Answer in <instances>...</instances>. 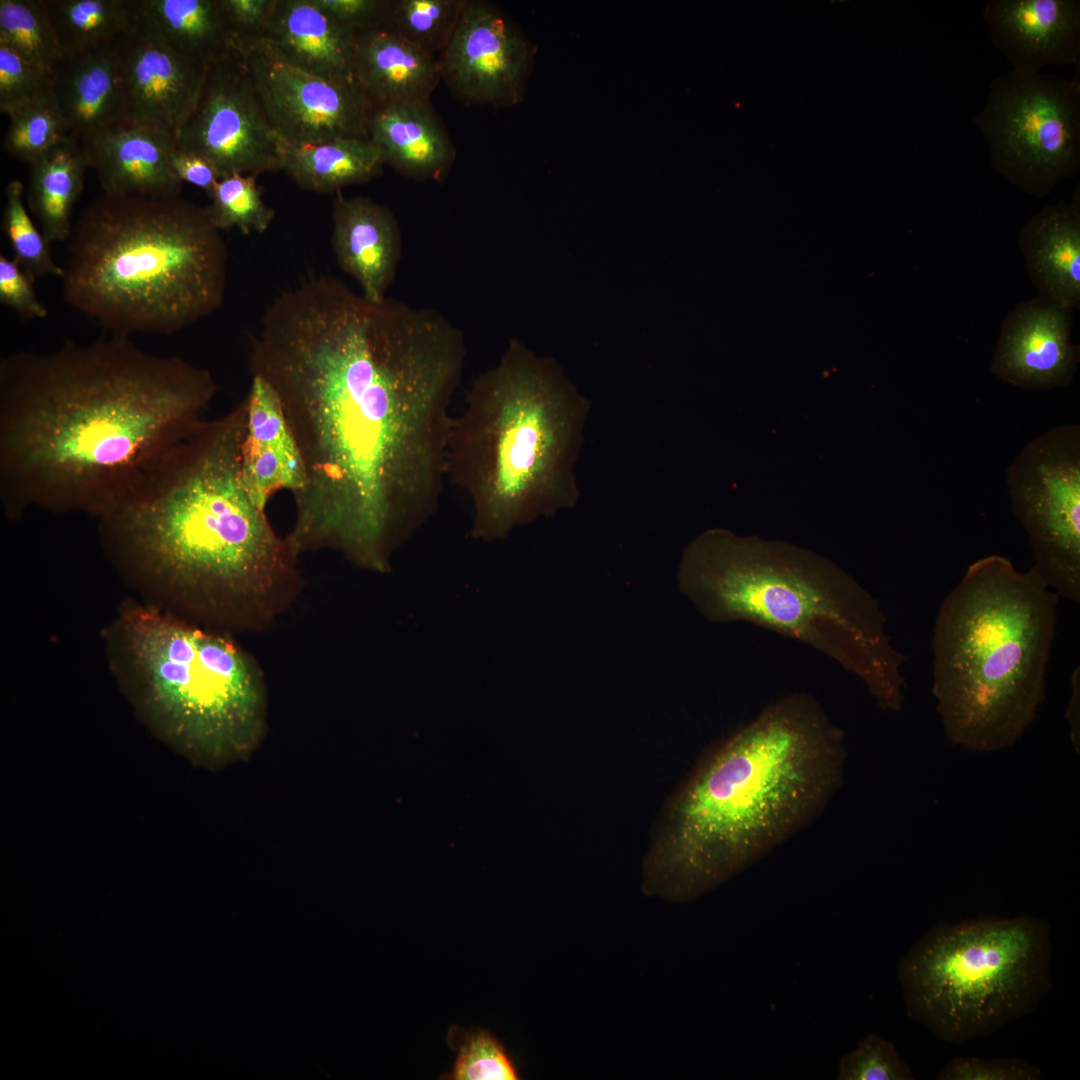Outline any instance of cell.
<instances>
[{
  "label": "cell",
  "mask_w": 1080,
  "mask_h": 1080,
  "mask_svg": "<svg viewBox=\"0 0 1080 1080\" xmlns=\"http://www.w3.org/2000/svg\"><path fill=\"white\" fill-rule=\"evenodd\" d=\"M25 187L18 180L8 182L5 188V206L1 228L10 243L14 260L34 279L35 277L64 274L52 257L50 243L32 221L24 203Z\"/></svg>",
  "instance_id": "35"
},
{
  "label": "cell",
  "mask_w": 1080,
  "mask_h": 1080,
  "mask_svg": "<svg viewBox=\"0 0 1080 1080\" xmlns=\"http://www.w3.org/2000/svg\"><path fill=\"white\" fill-rule=\"evenodd\" d=\"M129 30L207 65L232 49L217 0H126Z\"/></svg>",
  "instance_id": "27"
},
{
  "label": "cell",
  "mask_w": 1080,
  "mask_h": 1080,
  "mask_svg": "<svg viewBox=\"0 0 1080 1080\" xmlns=\"http://www.w3.org/2000/svg\"><path fill=\"white\" fill-rule=\"evenodd\" d=\"M1019 248L1039 297L1080 307V196L1033 214L1021 227Z\"/></svg>",
  "instance_id": "24"
},
{
  "label": "cell",
  "mask_w": 1080,
  "mask_h": 1080,
  "mask_svg": "<svg viewBox=\"0 0 1080 1080\" xmlns=\"http://www.w3.org/2000/svg\"><path fill=\"white\" fill-rule=\"evenodd\" d=\"M250 346L305 465L290 546L390 571L443 495L464 333L438 310L313 275L272 301Z\"/></svg>",
  "instance_id": "1"
},
{
  "label": "cell",
  "mask_w": 1080,
  "mask_h": 1080,
  "mask_svg": "<svg viewBox=\"0 0 1080 1080\" xmlns=\"http://www.w3.org/2000/svg\"><path fill=\"white\" fill-rule=\"evenodd\" d=\"M437 58L441 80L463 104L500 108L521 99L531 50L495 4L465 0L456 29Z\"/></svg>",
  "instance_id": "15"
},
{
  "label": "cell",
  "mask_w": 1080,
  "mask_h": 1080,
  "mask_svg": "<svg viewBox=\"0 0 1080 1080\" xmlns=\"http://www.w3.org/2000/svg\"><path fill=\"white\" fill-rule=\"evenodd\" d=\"M245 64L281 142L306 146L339 138H368L371 102L356 79L320 77L282 60L261 41Z\"/></svg>",
  "instance_id": "14"
},
{
  "label": "cell",
  "mask_w": 1080,
  "mask_h": 1080,
  "mask_svg": "<svg viewBox=\"0 0 1080 1080\" xmlns=\"http://www.w3.org/2000/svg\"><path fill=\"white\" fill-rule=\"evenodd\" d=\"M35 279L14 259L0 254V303L25 320L43 319L47 308L37 297Z\"/></svg>",
  "instance_id": "41"
},
{
  "label": "cell",
  "mask_w": 1080,
  "mask_h": 1080,
  "mask_svg": "<svg viewBox=\"0 0 1080 1080\" xmlns=\"http://www.w3.org/2000/svg\"><path fill=\"white\" fill-rule=\"evenodd\" d=\"M81 143L103 194L180 197L183 183L169 161L176 138L166 130L124 116L87 135Z\"/></svg>",
  "instance_id": "18"
},
{
  "label": "cell",
  "mask_w": 1080,
  "mask_h": 1080,
  "mask_svg": "<svg viewBox=\"0 0 1080 1080\" xmlns=\"http://www.w3.org/2000/svg\"><path fill=\"white\" fill-rule=\"evenodd\" d=\"M253 175L231 174L217 182L207 215L219 231L237 228L242 234L265 232L275 217V210L262 197Z\"/></svg>",
  "instance_id": "33"
},
{
  "label": "cell",
  "mask_w": 1080,
  "mask_h": 1080,
  "mask_svg": "<svg viewBox=\"0 0 1080 1080\" xmlns=\"http://www.w3.org/2000/svg\"><path fill=\"white\" fill-rule=\"evenodd\" d=\"M1080 673L1077 667L1071 678V694L1067 704L1066 719L1069 725L1071 741L1075 750L1079 752L1080 746Z\"/></svg>",
  "instance_id": "44"
},
{
  "label": "cell",
  "mask_w": 1080,
  "mask_h": 1080,
  "mask_svg": "<svg viewBox=\"0 0 1080 1080\" xmlns=\"http://www.w3.org/2000/svg\"><path fill=\"white\" fill-rule=\"evenodd\" d=\"M176 147L207 158L220 177L281 171L280 140L243 54L231 50L208 65L194 110L176 136Z\"/></svg>",
  "instance_id": "13"
},
{
  "label": "cell",
  "mask_w": 1080,
  "mask_h": 1080,
  "mask_svg": "<svg viewBox=\"0 0 1080 1080\" xmlns=\"http://www.w3.org/2000/svg\"><path fill=\"white\" fill-rule=\"evenodd\" d=\"M385 160L369 138L347 137L296 146L280 141V169L298 187L314 193H337L382 173Z\"/></svg>",
  "instance_id": "28"
},
{
  "label": "cell",
  "mask_w": 1080,
  "mask_h": 1080,
  "mask_svg": "<svg viewBox=\"0 0 1080 1080\" xmlns=\"http://www.w3.org/2000/svg\"><path fill=\"white\" fill-rule=\"evenodd\" d=\"M232 49L245 54L264 40L275 0H217Z\"/></svg>",
  "instance_id": "39"
},
{
  "label": "cell",
  "mask_w": 1080,
  "mask_h": 1080,
  "mask_svg": "<svg viewBox=\"0 0 1080 1080\" xmlns=\"http://www.w3.org/2000/svg\"><path fill=\"white\" fill-rule=\"evenodd\" d=\"M355 78L372 105L430 99L438 58L384 29L357 34Z\"/></svg>",
  "instance_id": "26"
},
{
  "label": "cell",
  "mask_w": 1080,
  "mask_h": 1080,
  "mask_svg": "<svg viewBox=\"0 0 1080 1080\" xmlns=\"http://www.w3.org/2000/svg\"><path fill=\"white\" fill-rule=\"evenodd\" d=\"M837 1079L912 1080L914 1076L893 1043L870 1033L841 1057Z\"/></svg>",
  "instance_id": "37"
},
{
  "label": "cell",
  "mask_w": 1080,
  "mask_h": 1080,
  "mask_svg": "<svg viewBox=\"0 0 1080 1080\" xmlns=\"http://www.w3.org/2000/svg\"><path fill=\"white\" fill-rule=\"evenodd\" d=\"M677 585L711 622H747L800 641L855 675L899 712L904 653L874 596L834 562L787 542L713 528L683 550Z\"/></svg>",
  "instance_id": "6"
},
{
  "label": "cell",
  "mask_w": 1080,
  "mask_h": 1080,
  "mask_svg": "<svg viewBox=\"0 0 1080 1080\" xmlns=\"http://www.w3.org/2000/svg\"><path fill=\"white\" fill-rule=\"evenodd\" d=\"M845 736L809 694L765 707L697 767L666 809L644 890L693 900L815 819L838 789Z\"/></svg>",
  "instance_id": "4"
},
{
  "label": "cell",
  "mask_w": 1080,
  "mask_h": 1080,
  "mask_svg": "<svg viewBox=\"0 0 1080 1080\" xmlns=\"http://www.w3.org/2000/svg\"><path fill=\"white\" fill-rule=\"evenodd\" d=\"M121 632L126 661L168 737L212 764L255 749L266 729L265 679L229 634L148 608L127 611Z\"/></svg>",
  "instance_id": "9"
},
{
  "label": "cell",
  "mask_w": 1080,
  "mask_h": 1080,
  "mask_svg": "<svg viewBox=\"0 0 1080 1080\" xmlns=\"http://www.w3.org/2000/svg\"><path fill=\"white\" fill-rule=\"evenodd\" d=\"M331 244L337 264L356 280L365 298L387 297L396 277L402 238L398 221L386 205L366 196L335 193Z\"/></svg>",
  "instance_id": "20"
},
{
  "label": "cell",
  "mask_w": 1080,
  "mask_h": 1080,
  "mask_svg": "<svg viewBox=\"0 0 1080 1080\" xmlns=\"http://www.w3.org/2000/svg\"><path fill=\"white\" fill-rule=\"evenodd\" d=\"M228 259L205 207L102 193L73 225L63 297L110 335H170L220 308Z\"/></svg>",
  "instance_id": "8"
},
{
  "label": "cell",
  "mask_w": 1080,
  "mask_h": 1080,
  "mask_svg": "<svg viewBox=\"0 0 1080 1080\" xmlns=\"http://www.w3.org/2000/svg\"><path fill=\"white\" fill-rule=\"evenodd\" d=\"M0 43L50 76L64 56L45 0H0Z\"/></svg>",
  "instance_id": "31"
},
{
  "label": "cell",
  "mask_w": 1080,
  "mask_h": 1080,
  "mask_svg": "<svg viewBox=\"0 0 1080 1080\" xmlns=\"http://www.w3.org/2000/svg\"><path fill=\"white\" fill-rule=\"evenodd\" d=\"M356 38L313 0H275L263 41L303 71L328 79H356Z\"/></svg>",
  "instance_id": "23"
},
{
  "label": "cell",
  "mask_w": 1080,
  "mask_h": 1080,
  "mask_svg": "<svg viewBox=\"0 0 1080 1080\" xmlns=\"http://www.w3.org/2000/svg\"><path fill=\"white\" fill-rule=\"evenodd\" d=\"M71 135L51 89L31 105L9 117L4 149L15 159L30 164Z\"/></svg>",
  "instance_id": "34"
},
{
  "label": "cell",
  "mask_w": 1080,
  "mask_h": 1080,
  "mask_svg": "<svg viewBox=\"0 0 1080 1080\" xmlns=\"http://www.w3.org/2000/svg\"><path fill=\"white\" fill-rule=\"evenodd\" d=\"M465 0H389L382 29L437 57L448 45Z\"/></svg>",
  "instance_id": "32"
},
{
  "label": "cell",
  "mask_w": 1080,
  "mask_h": 1080,
  "mask_svg": "<svg viewBox=\"0 0 1080 1080\" xmlns=\"http://www.w3.org/2000/svg\"><path fill=\"white\" fill-rule=\"evenodd\" d=\"M1014 517L1031 546L1032 568L1058 596L1080 602V425L1029 441L1006 470Z\"/></svg>",
  "instance_id": "12"
},
{
  "label": "cell",
  "mask_w": 1080,
  "mask_h": 1080,
  "mask_svg": "<svg viewBox=\"0 0 1080 1080\" xmlns=\"http://www.w3.org/2000/svg\"><path fill=\"white\" fill-rule=\"evenodd\" d=\"M170 167L177 179L202 189L210 197L221 178L215 166L200 154L175 147L170 156Z\"/></svg>",
  "instance_id": "43"
},
{
  "label": "cell",
  "mask_w": 1080,
  "mask_h": 1080,
  "mask_svg": "<svg viewBox=\"0 0 1080 1080\" xmlns=\"http://www.w3.org/2000/svg\"><path fill=\"white\" fill-rule=\"evenodd\" d=\"M1052 954L1048 925L1032 917L938 925L899 964L907 1013L945 1042L987 1037L1035 1011Z\"/></svg>",
  "instance_id": "10"
},
{
  "label": "cell",
  "mask_w": 1080,
  "mask_h": 1080,
  "mask_svg": "<svg viewBox=\"0 0 1080 1080\" xmlns=\"http://www.w3.org/2000/svg\"><path fill=\"white\" fill-rule=\"evenodd\" d=\"M367 130L385 165L416 181L443 180L456 159V149L430 99L372 105Z\"/></svg>",
  "instance_id": "22"
},
{
  "label": "cell",
  "mask_w": 1080,
  "mask_h": 1080,
  "mask_svg": "<svg viewBox=\"0 0 1080 1080\" xmlns=\"http://www.w3.org/2000/svg\"><path fill=\"white\" fill-rule=\"evenodd\" d=\"M64 54L88 50L129 30L126 0H45Z\"/></svg>",
  "instance_id": "30"
},
{
  "label": "cell",
  "mask_w": 1080,
  "mask_h": 1080,
  "mask_svg": "<svg viewBox=\"0 0 1080 1080\" xmlns=\"http://www.w3.org/2000/svg\"><path fill=\"white\" fill-rule=\"evenodd\" d=\"M982 16L1011 69L1080 67L1079 0H989Z\"/></svg>",
  "instance_id": "19"
},
{
  "label": "cell",
  "mask_w": 1080,
  "mask_h": 1080,
  "mask_svg": "<svg viewBox=\"0 0 1080 1080\" xmlns=\"http://www.w3.org/2000/svg\"><path fill=\"white\" fill-rule=\"evenodd\" d=\"M246 423L245 400L204 420L98 517L115 559L227 634L267 629L303 585L299 556L245 488Z\"/></svg>",
  "instance_id": "3"
},
{
  "label": "cell",
  "mask_w": 1080,
  "mask_h": 1080,
  "mask_svg": "<svg viewBox=\"0 0 1080 1080\" xmlns=\"http://www.w3.org/2000/svg\"><path fill=\"white\" fill-rule=\"evenodd\" d=\"M1059 596L1005 556L969 565L932 634V693L950 742L976 752L1015 745L1045 699Z\"/></svg>",
  "instance_id": "7"
},
{
  "label": "cell",
  "mask_w": 1080,
  "mask_h": 1080,
  "mask_svg": "<svg viewBox=\"0 0 1080 1080\" xmlns=\"http://www.w3.org/2000/svg\"><path fill=\"white\" fill-rule=\"evenodd\" d=\"M939 1080H1038L1039 1068L1018 1058L956 1057L936 1077Z\"/></svg>",
  "instance_id": "40"
},
{
  "label": "cell",
  "mask_w": 1080,
  "mask_h": 1080,
  "mask_svg": "<svg viewBox=\"0 0 1080 1080\" xmlns=\"http://www.w3.org/2000/svg\"><path fill=\"white\" fill-rule=\"evenodd\" d=\"M973 122L992 168L1043 199L1080 171V69L1071 79L1011 69L992 80Z\"/></svg>",
  "instance_id": "11"
},
{
  "label": "cell",
  "mask_w": 1080,
  "mask_h": 1080,
  "mask_svg": "<svg viewBox=\"0 0 1080 1080\" xmlns=\"http://www.w3.org/2000/svg\"><path fill=\"white\" fill-rule=\"evenodd\" d=\"M1073 309L1038 297L1017 303L1003 320L991 372L1023 389L1068 386L1079 363L1071 342Z\"/></svg>",
  "instance_id": "16"
},
{
  "label": "cell",
  "mask_w": 1080,
  "mask_h": 1080,
  "mask_svg": "<svg viewBox=\"0 0 1080 1080\" xmlns=\"http://www.w3.org/2000/svg\"><path fill=\"white\" fill-rule=\"evenodd\" d=\"M211 373L129 337L67 340L0 360V499L97 518L205 419Z\"/></svg>",
  "instance_id": "2"
},
{
  "label": "cell",
  "mask_w": 1080,
  "mask_h": 1080,
  "mask_svg": "<svg viewBox=\"0 0 1080 1080\" xmlns=\"http://www.w3.org/2000/svg\"><path fill=\"white\" fill-rule=\"evenodd\" d=\"M52 89L51 76L0 43V111L8 118Z\"/></svg>",
  "instance_id": "38"
},
{
  "label": "cell",
  "mask_w": 1080,
  "mask_h": 1080,
  "mask_svg": "<svg viewBox=\"0 0 1080 1080\" xmlns=\"http://www.w3.org/2000/svg\"><path fill=\"white\" fill-rule=\"evenodd\" d=\"M125 116L177 136L199 98L208 65L127 31L119 38Z\"/></svg>",
  "instance_id": "17"
},
{
  "label": "cell",
  "mask_w": 1080,
  "mask_h": 1080,
  "mask_svg": "<svg viewBox=\"0 0 1080 1080\" xmlns=\"http://www.w3.org/2000/svg\"><path fill=\"white\" fill-rule=\"evenodd\" d=\"M28 207L51 244L67 242L75 203L85 184L89 164L80 140L69 136L29 164Z\"/></svg>",
  "instance_id": "29"
},
{
  "label": "cell",
  "mask_w": 1080,
  "mask_h": 1080,
  "mask_svg": "<svg viewBox=\"0 0 1080 1080\" xmlns=\"http://www.w3.org/2000/svg\"><path fill=\"white\" fill-rule=\"evenodd\" d=\"M322 10L356 35L382 29L389 0H313Z\"/></svg>",
  "instance_id": "42"
},
{
  "label": "cell",
  "mask_w": 1080,
  "mask_h": 1080,
  "mask_svg": "<svg viewBox=\"0 0 1080 1080\" xmlns=\"http://www.w3.org/2000/svg\"><path fill=\"white\" fill-rule=\"evenodd\" d=\"M448 1046L455 1053L448 1080H517V1068L503 1044L483 1028L450 1027Z\"/></svg>",
  "instance_id": "36"
},
{
  "label": "cell",
  "mask_w": 1080,
  "mask_h": 1080,
  "mask_svg": "<svg viewBox=\"0 0 1080 1080\" xmlns=\"http://www.w3.org/2000/svg\"><path fill=\"white\" fill-rule=\"evenodd\" d=\"M246 432L242 446V477L245 488L261 509L280 491L292 496L306 484L301 451L272 387L252 376L245 397Z\"/></svg>",
  "instance_id": "21"
},
{
  "label": "cell",
  "mask_w": 1080,
  "mask_h": 1080,
  "mask_svg": "<svg viewBox=\"0 0 1080 1080\" xmlns=\"http://www.w3.org/2000/svg\"><path fill=\"white\" fill-rule=\"evenodd\" d=\"M589 410L560 363L518 339L474 379L446 454L447 478L471 506L472 538L502 540L577 505Z\"/></svg>",
  "instance_id": "5"
},
{
  "label": "cell",
  "mask_w": 1080,
  "mask_h": 1080,
  "mask_svg": "<svg viewBox=\"0 0 1080 1080\" xmlns=\"http://www.w3.org/2000/svg\"><path fill=\"white\" fill-rule=\"evenodd\" d=\"M51 80L71 134L80 141L125 116L119 38L64 54Z\"/></svg>",
  "instance_id": "25"
}]
</instances>
